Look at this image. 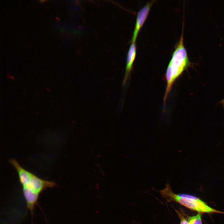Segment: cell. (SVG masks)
Returning <instances> with one entry per match:
<instances>
[{"mask_svg":"<svg viewBox=\"0 0 224 224\" xmlns=\"http://www.w3.org/2000/svg\"><path fill=\"white\" fill-rule=\"evenodd\" d=\"M153 1L147 3L138 12L132 39V43H135L138 34L146 20Z\"/></svg>","mask_w":224,"mask_h":224,"instance_id":"cell-4","label":"cell"},{"mask_svg":"<svg viewBox=\"0 0 224 224\" xmlns=\"http://www.w3.org/2000/svg\"><path fill=\"white\" fill-rule=\"evenodd\" d=\"M47 1V0H40L38 1H39V2H45V1Z\"/></svg>","mask_w":224,"mask_h":224,"instance_id":"cell-8","label":"cell"},{"mask_svg":"<svg viewBox=\"0 0 224 224\" xmlns=\"http://www.w3.org/2000/svg\"><path fill=\"white\" fill-rule=\"evenodd\" d=\"M176 211L180 219V224H189L188 220H187L180 212L177 211Z\"/></svg>","mask_w":224,"mask_h":224,"instance_id":"cell-7","label":"cell"},{"mask_svg":"<svg viewBox=\"0 0 224 224\" xmlns=\"http://www.w3.org/2000/svg\"><path fill=\"white\" fill-rule=\"evenodd\" d=\"M136 54V48L135 43H132L127 54L125 74L123 82V86L125 85L129 77L135 58Z\"/></svg>","mask_w":224,"mask_h":224,"instance_id":"cell-5","label":"cell"},{"mask_svg":"<svg viewBox=\"0 0 224 224\" xmlns=\"http://www.w3.org/2000/svg\"><path fill=\"white\" fill-rule=\"evenodd\" d=\"M161 194L168 202H176L185 207L199 213L224 212L213 208L199 198L186 194H177L174 193L168 183L165 188L160 191Z\"/></svg>","mask_w":224,"mask_h":224,"instance_id":"cell-3","label":"cell"},{"mask_svg":"<svg viewBox=\"0 0 224 224\" xmlns=\"http://www.w3.org/2000/svg\"><path fill=\"white\" fill-rule=\"evenodd\" d=\"M188 220L189 224H203L201 215L200 213L194 216L189 217Z\"/></svg>","mask_w":224,"mask_h":224,"instance_id":"cell-6","label":"cell"},{"mask_svg":"<svg viewBox=\"0 0 224 224\" xmlns=\"http://www.w3.org/2000/svg\"><path fill=\"white\" fill-rule=\"evenodd\" d=\"M183 36V30L180 40L167 69L166 75L167 86L163 100L164 105H165L168 96L175 81L189 63L187 52L184 45Z\"/></svg>","mask_w":224,"mask_h":224,"instance_id":"cell-2","label":"cell"},{"mask_svg":"<svg viewBox=\"0 0 224 224\" xmlns=\"http://www.w3.org/2000/svg\"><path fill=\"white\" fill-rule=\"evenodd\" d=\"M10 162L17 173L27 208L33 217L40 194L46 189L56 186V184L54 181L42 179L26 170L15 159L10 160Z\"/></svg>","mask_w":224,"mask_h":224,"instance_id":"cell-1","label":"cell"}]
</instances>
